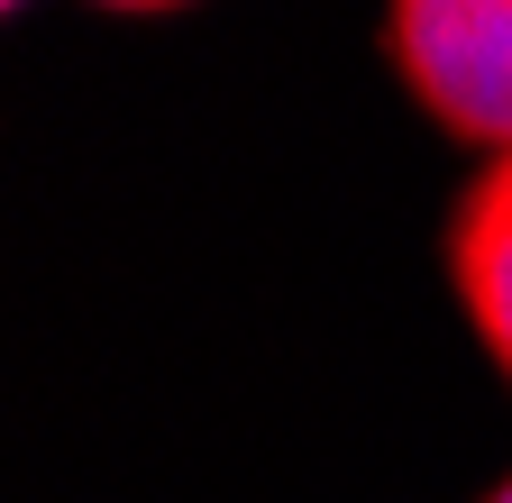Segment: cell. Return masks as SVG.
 <instances>
[{
    "instance_id": "3",
    "label": "cell",
    "mask_w": 512,
    "mask_h": 503,
    "mask_svg": "<svg viewBox=\"0 0 512 503\" xmlns=\"http://www.w3.org/2000/svg\"><path fill=\"white\" fill-rule=\"evenodd\" d=\"M101 10H128V19H165V10H192V0H101Z\"/></svg>"
},
{
    "instance_id": "2",
    "label": "cell",
    "mask_w": 512,
    "mask_h": 503,
    "mask_svg": "<svg viewBox=\"0 0 512 503\" xmlns=\"http://www.w3.org/2000/svg\"><path fill=\"white\" fill-rule=\"evenodd\" d=\"M439 266H448V293H458L485 366L512 385V156H485L467 174V193L448 202Z\"/></svg>"
},
{
    "instance_id": "5",
    "label": "cell",
    "mask_w": 512,
    "mask_h": 503,
    "mask_svg": "<svg viewBox=\"0 0 512 503\" xmlns=\"http://www.w3.org/2000/svg\"><path fill=\"white\" fill-rule=\"evenodd\" d=\"M10 10H28V0H10Z\"/></svg>"
},
{
    "instance_id": "1",
    "label": "cell",
    "mask_w": 512,
    "mask_h": 503,
    "mask_svg": "<svg viewBox=\"0 0 512 503\" xmlns=\"http://www.w3.org/2000/svg\"><path fill=\"white\" fill-rule=\"evenodd\" d=\"M384 65L430 129L512 156V0H384Z\"/></svg>"
},
{
    "instance_id": "4",
    "label": "cell",
    "mask_w": 512,
    "mask_h": 503,
    "mask_svg": "<svg viewBox=\"0 0 512 503\" xmlns=\"http://www.w3.org/2000/svg\"><path fill=\"white\" fill-rule=\"evenodd\" d=\"M476 503H512V476H503V485H485V494H476Z\"/></svg>"
}]
</instances>
